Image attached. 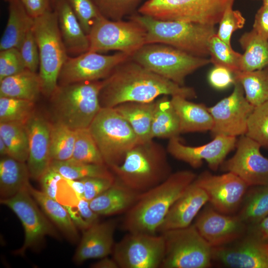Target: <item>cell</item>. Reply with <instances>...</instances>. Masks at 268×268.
<instances>
[{"instance_id": "cell-24", "label": "cell", "mask_w": 268, "mask_h": 268, "mask_svg": "<svg viewBox=\"0 0 268 268\" xmlns=\"http://www.w3.org/2000/svg\"><path fill=\"white\" fill-rule=\"evenodd\" d=\"M60 33L67 54L78 56L89 51V41L66 0H57L54 5Z\"/></svg>"}, {"instance_id": "cell-49", "label": "cell", "mask_w": 268, "mask_h": 268, "mask_svg": "<svg viewBox=\"0 0 268 268\" xmlns=\"http://www.w3.org/2000/svg\"><path fill=\"white\" fill-rule=\"evenodd\" d=\"M84 186L83 199L90 201L111 187L115 177H93L81 179Z\"/></svg>"}, {"instance_id": "cell-52", "label": "cell", "mask_w": 268, "mask_h": 268, "mask_svg": "<svg viewBox=\"0 0 268 268\" xmlns=\"http://www.w3.org/2000/svg\"><path fill=\"white\" fill-rule=\"evenodd\" d=\"M21 1L32 18L39 17L51 9L50 0H21Z\"/></svg>"}, {"instance_id": "cell-44", "label": "cell", "mask_w": 268, "mask_h": 268, "mask_svg": "<svg viewBox=\"0 0 268 268\" xmlns=\"http://www.w3.org/2000/svg\"><path fill=\"white\" fill-rule=\"evenodd\" d=\"M64 206L76 227L83 231L99 222V215L91 209L89 201L84 199H78L73 205Z\"/></svg>"}, {"instance_id": "cell-39", "label": "cell", "mask_w": 268, "mask_h": 268, "mask_svg": "<svg viewBox=\"0 0 268 268\" xmlns=\"http://www.w3.org/2000/svg\"><path fill=\"white\" fill-rule=\"evenodd\" d=\"M35 112L34 101L15 98L0 97V122L25 124Z\"/></svg>"}, {"instance_id": "cell-43", "label": "cell", "mask_w": 268, "mask_h": 268, "mask_svg": "<svg viewBox=\"0 0 268 268\" xmlns=\"http://www.w3.org/2000/svg\"><path fill=\"white\" fill-rule=\"evenodd\" d=\"M100 14L114 21L136 13L141 0H91Z\"/></svg>"}, {"instance_id": "cell-33", "label": "cell", "mask_w": 268, "mask_h": 268, "mask_svg": "<svg viewBox=\"0 0 268 268\" xmlns=\"http://www.w3.org/2000/svg\"><path fill=\"white\" fill-rule=\"evenodd\" d=\"M239 41L244 51L241 71H254L268 66V40L252 30L244 33Z\"/></svg>"}, {"instance_id": "cell-14", "label": "cell", "mask_w": 268, "mask_h": 268, "mask_svg": "<svg viewBox=\"0 0 268 268\" xmlns=\"http://www.w3.org/2000/svg\"><path fill=\"white\" fill-rule=\"evenodd\" d=\"M131 57L121 52L105 55L90 51L74 57H68L60 72L58 85L103 80Z\"/></svg>"}, {"instance_id": "cell-3", "label": "cell", "mask_w": 268, "mask_h": 268, "mask_svg": "<svg viewBox=\"0 0 268 268\" xmlns=\"http://www.w3.org/2000/svg\"><path fill=\"white\" fill-rule=\"evenodd\" d=\"M166 150L152 140L137 143L123 161L110 169L115 178L131 189L143 193L159 185L171 174Z\"/></svg>"}, {"instance_id": "cell-26", "label": "cell", "mask_w": 268, "mask_h": 268, "mask_svg": "<svg viewBox=\"0 0 268 268\" xmlns=\"http://www.w3.org/2000/svg\"><path fill=\"white\" fill-rule=\"evenodd\" d=\"M170 99L179 118L181 134L210 132L213 121L204 104L179 95L172 96Z\"/></svg>"}, {"instance_id": "cell-41", "label": "cell", "mask_w": 268, "mask_h": 268, "mask_svg": "<svg viewBox=\"0 0 268 268\" xmlns=\"http://www.w3.org/2000/svg\"><path fill=\"white\" fill-rule=\"evenodd\" d=\"M71 158L84 163L105 164L88 128L75 130V142Z\"/></svg>"}, {"instance_id": "cell-10", "label": "cell", "mask_w": 268, "mask_h": 268, "mask_svg": "<svg viewBox=\"0 0 268 268\" xmlns=\"http://www.w3.org/2000/svg\"><path fill=\"white\" fill-rule=\"evenodd\" d=\"M165 254L161 268H207L212 265V247L194 225L162 232Z\"/></svg>"}, {"instance_id": "cell-5", "label": "cell", "mask_w": 268, "mask_h": 268, "mask_svg": "<svg viewBox=\"0 0 268 268\" xmlns=\"http://www.w3.org/2000/svg\"><path fill=\"white\" fill-rule=\"evenodd\" d=\"M130 18L140 23L146 31V44L162 43L191 55H209L208 42L217 32L215 26L179 21L160 20L137 13Z\"/></svg>"}, {"instance_id": "cell-48", "label": "cell", "mask_w": 268, "mask_h": 268, "mask_svg": "<svg viewBox=\"0 0 268 268\" xmlns=\"http://www.w3.org/2000/svg\"><path fill=\"white\" fill-rule=\"evenodd\" d=\"M18 50L26 68L36 72L37 68L39 67V53L32 28L27 33Z\"/></svg>"}, {"instance_id": "cell-38", "label": "cell", "mask_w": 268, "mask_h": 268, "mask_svg": "<svg viewBox=\"0 0 268 268\" xmlns=\"http://www.w3.org/2000/svg\"><path fill=\"white\" fill-rule=\"evenodd\" d=\"M75 130L56 121L51 123L50 156L52 160L64 161L72 157Z\"/></svg>"}, {"instance_id": "cell-60", "label": "cell", "mask_w": 268, "mask_h": 268, "mask_svg": "<svg viewBox=\"0 0 268 268\" xmlns=\"http://www.w3.org/2000/svg\"></svg>"}, {"instance_id": "cell-40", "label": "cell", "mask_w": 268, "mask_h": 268, "mask_svg": "<svg viewBox=\"0 0 268 268\" xmlns=\"http://www.w3.org/2000/svg\"><path fill=\"white\" fill-rule=\"evenodd\" d=\"M208 48L210 63L214 66L225 67L234 73L241 71L242 54L233 50L231 46L221 40L216 33L210 38Z\"/></svg>"}, {"instance_id": "cell-20", "label": "cell", "mask_w": 268, "mask_h": 268, "mask_svg": "<svg viewBox=\"0 0 268 268\" xmlns=\"http://www.w3.org/2000/svg\"><path fill=\"white\" fill-rule=\"evenodd\" d=\"M194 225L212 248L236 240L246 234L248 228L237 215L221 213L211 205L201 211Z\"/></svg>"}, {"instance_id": "cell-47", "label": "cell", "mask_w": 268, "mask_h": 268, "mask_svg": "<svg viewBox=\"0 0 268 268\" xmlns=\"http://www.w3.org/2000/svg\"><path fill=\"white\" fill-rule=\"evenodd\" d=\"M27 69L19 50L15 48L0 51V81Z\"/></svg>"}, {"instance_id": "cell-18", "label": "cell", "mask_w": 268, "mask_h": 268, "mask_svg": "<svg viewBox=\"0 0 268 268\" xmlns=\"http://www.w3.org/2000/svg\"><path fill=\"white\" fill-rule=\"evenodd\" d=\"M261 146L246 135L237 139L233 156L220 166L234 173L249 186L268 185V159L260 151Z\"/></svg>"}, {"instance_id": "cell-59", "label": "cell", "mask_w": 268, "mask_h": 268, "mask_svg": "<svg viewBox=\"0 0 268 268\" xmlns=\"http://www.w3.org/2000/svg\"><path fill=\"white\" fill-rule=\"evenodd\" d=\"M57 0H50L51 4L54 6Z\"/></svg>"}, {"instance_id": "cell-1", "label": "cell", "mask_w": 268, "mask_h": 268, "mask_svg": "<svg viewBox=\"0 0 268 268\" xmlns=\"http://www.w3.org/2000/svg\"><path fill=\"white\" fill-rule=\"evenodd\" d=\"M163 95H179L188 99L197 97L193 88L160 76L131 57L103 79L99 101L101 108H114L128 102H152Z\"/></svg>"}, {"instance_id": "cell-4", "label": "cell", "mask_w": 268, "mask_h": 268, "mask_svg": "<svg viewBox=\"0 0 268 268\" xmlns=\"http://www.w3.org/2000/svg\"><path fill=\"white\" fill-rule=\"evenodd\" d=\"M103 85V80L58 85L50 97L54 121L73 130L88 128L102 108Z\"/></svg>"}, {"instance_id": "cell-56", "label": "cell", "mask_w": 268, "mask_h": 268, "mask_svg": "<svg viewBox=\"0 0 268 268\" xmlns=\"http://www.w3.org/2000/svg\"><path fill=\"white\" fill-rule=\"evenodd\" d=\"M92 268H119L117 262L113 259H110L108 257L101 258L99 261L90 265Z\"/></svg>"}, {"instance_id": "cell-17", "label": "cell", "mask_w": 268, "mask_h": 268, "mask_svg": "<svg viewBox=\"0 0 268 268\" xmlns=\"http://www.w3.org/2000/svg\"><path fill=\"white\" fill-rule=\"evenodd\" d=\"M232 268H268V244L248 230L243 236L212 248V263Z\"/></svg>"}, {"instance_id": "cell-16", "label": "cell", "mask_w": 268, "mask_h": 268, "mask_svg": "<svg viewBox=\"0 0 268 268\" xmlns=\"http://www.w3.org/2000/svg\"><path fill=\"white\" fill-rule=\"evenodd\" d=\"M193 183L205 192L208 202L214 209L226 214L239 209L250 187L231 172L216 175L205 171L197 176Z\"/></svg>"}, {"instance_id": "cell-53", "label": "cell", "mask_w": 268, "mask_h": 268, "mask_svg": "<svg viewBox=\"0 0 268 268\" xmlns=\"http://www.w3.org/2000/svg\"><path fill=\"white\" fill-rule=\"evenodd\" d=\"M253 27L258 35L268 40V7L263 5L258 10Z\"/></svg>"}, {"instance_id": "cell-37", "label": "cell", "mask_w": 268, "mask_h": 268, "mask_svg": "<svg viewBox=\"0 0 268 268\" xmlns=\"http://www.w3.org/2000/svg\"><path fill=\"white\" fill-rule=\"evenodd\" d=\"M0 137L8 148L9 156L21 162H27L28 136L25 124L0 122Z\"/></svg>"}, {"instance_id": "cell-22", "label": "cell", "mask_w": 268, "mask_h": 268, "mask_svg": "<svg viewBox=\"0 0 268 268\" xmlns=\"http://www.w3.org/2000/svg\"><path fill=\"white\" fill-rule=\"evenodd\" d=\"M116 222L110 220L97 222L83 230L80 242L73 256L79 264L92 259H101L112 253Z\"/></svg>"}, {"instance_id": "cell-7", "label": "cell", "mask_w": 268, "mask_h": 268, "mask_svg": "<svg viewBox=\"0 0 268 268\" xmlns=\"http://www.w3.org/2000/svg\"><path fill=\"white\" fill-rule=\"evenodd\" d=\"M88 129L110 169L120 164L139 143L130 124L114 108H102Z\"/></svg>"}, {"instance_id": "cell-58", "label": "cell", "mask_w": 268, "mask_h": 268, "mask_svg": "<svg viewBox=\"0 0 268 268\" xmlns=\"http://www.w3.org/2000/svg\"><path fill=\"white\" fill-rule=\"evenodd\" d=\"M263 5L268 7V0H262Z\"/></svg>"}, {"instance_id": "cell-12", "label": "cell", "mask_w": 268, "mask_h": 268, "mask_svg": "<svg viewBox=\"0 0 268 268\" xmlns=\"http://www.w3.org/2000/svg\"><path fill=\"white\" fill-rule=\"evenodd\" d=\"M0 202L16 214L24 230L23 244L13 252L14 254L22 256L28 249H38L44 243L46 236L60 238L56 229L38 207L28 187L11 198L0 199Z\"/></svg>"}, {"instance_id": "cell-54", "label": "cell", "mask_w": 268, "mask_h": 268, "mask_svg": "<svg viewBox=\"0 0 268 268\" xmlns=\"http://www.w3.org/2000/svg\"><path fill=\"white\" fill-rule=\"evenodd\" d=\"M248 230L268 244V215L258 224L248 227Z\"/></svg>"}, {"instance_id": "cell-29", "label": "cell", "mask_w": 268, "mask_h": 268, "mask_svg": "<svg viewBox=\"0 0 268 268\" xmlns=\"http://www.w3.org/2000/svg\"><path fill=\"white\" fill-rule=\"evenodd\" d=\"M27 163L9 156L0 160V199L11 198L30 185Z\"/></svg>"}, {"instance_id": "cell-55", "label": "cell", "mask_w": 268, "mask_h": 268, "mask_svg": "<svg viewBox=\"0 0 268 268\" xmlns=\"http://www.w3.org/2000/svg\"><path fill=\"white\" fill-rule=\"evenodd\" d=\"M65 179L76 197L79 199H83L84 186L81 180H69L65 178Z\"/></svg>"}, {"instance_id": "cell-36", "label": "cell", "mask_w": 268, "mask_h": 268, "mask_svg": "<svg viewBox=\"0 0 268 268\" xmlns=\"http://www.w3.org/2000/svg\"><path fill=\"white\" fill-rule=\"evenodd\" d=\"M50 166L69 180L93 177H115L106 164L84 163L71 158L64 161L52 160Z\"/></svg>"}, {"instance_id": "cell-35", "label": "cell", "mask_w": 268, "mask_h": 268, "mask_svg": "<svg viewBox=\"0 0 268 268\" xmlns=\"http://www.w3.org/2000/svg\"><path fill=\"white\" fill-rule=\"evenodd\" d=\"M234 74L246 99L254 107L268 101V66L254 71H239Z\"/></svg>"}, {"instance_id": "cell-31", "label": "cell", "mask_w": 268, "mask_h": 268, "mask_svg": "<svg viewBox=\"0 0 268 268\" xmlns=\"http://www.w3.org/2000/svg\"><path fill=\"white\" fill-rule=\"evenodd\" d=\"M181 134L180 120L168 95H163L155 100L151 122L150 136L170 139Z\"/></svg>"}, {"instance_id": "cell-27", "label": "cell", "mask_w": 268, "mask_h": 268, "mask_svg": "<svg viewBox=\"0 0 268 268\" xmlns=\"http://www.w3.org/2000/svg\"><path fill=\"white\" fill-rule=\"evenodd\" d=\"M8 17L0 41V51L19 49L27 33L33 26V18L19 0H8Z\"/></svg>"}, {"instance_id": "cell-25", "label": "cell", "mask_w": 268, "mask_h": 268, "mask_svg": "<svg viewBox=\"0 0 268 268\" xmlns=\"http://www.w3.org/2000/svg\"><path fill=\"white\" fill-rule=\"evenodd\" d=\"M115 178L113 185L89 201L91 209L99 215H112L127 212L140 194Z\"/></svg>"}, {"instance_id": "cell-42", "label": "cell", "mask_w": 268, "mask_h": 268, "mask_svg": "<svg viewBox=\"0 0 268 268\" xmlns=\"http://www.w3.org/2000/svg\"><path fill=\"white\" fill-rule=\"evenodd\" d=\"M246 135L268 148V101L255 107L250 115Z\"/></svg>"}, {"instance_id": "cell-57", "label": "cell", "mask_w": 268, "mask_h": 268, "mask_svg": "<svg viewBox=\"0 0 268 268\" xmlns=\"http://www.w3.org/2000/svg\"><path fill=\"white\" fill-rule=\"evenodd\" d=\"M0 154L1 156H9L8 149L3 140L0 137Z\"/></svg>"}, {"instance_id": "cell-34", "label": "cell", "mask_w": 268, "mask_h": 268, "mask_svg": "<svg viewBox=\"0 0 268 268\" xmlns=\"http://www.w3.org/2000/svg\"><path fill=\"white\" fill-rule=\"evenodd\" d=\"M237 216L248 227L259 223L268 215V185L250 187Z\"/></svg>"}, {"instance_id": "cell-51", "label": "cell", "mask_w": 268, "mask_h": 268, "mask_svg": "<svg viewBox=\"0 0 268 268\" xmlns=\"http://www.w3.org/2000/svg\"><path fill=\"white\" fill-rule=\"evenodd\" d=\"M63 178L59 173L50 166L39 180L41 191L48 197L57 200L58 183Z\"/></svg>"}, {"instance_id": "cell-30", "label": "cell", "mask_w": 268, "mask_h": 268, "mask_svg": "<svg viewBox=\"0 0 268 268\" xmlns=\"http://www.w3.org/2000/svg\"><path fill=\"white\" fill-rule=\"evenodd\" d=\"M155 101L150 102H128L114 108L128 122L139 143L151 140L150 131Z\"/></svg>"}, {"instance_id": "cell-46", "label": "cell", "mask_w": 268, "mask_h": 268, "mask_svg": "<svg viewBox=\"0 0 268 268\" xmlns=\"http://www.w3.org/2000/svg\"><path fill=\"white\" fill-rule=\"evenodd\" d=\"M245 21V18L240 11L233 10L232 7H230L226 10L219 23V26L216 34L226 44L231 46L233 33L242 28Z\"/></svg>"}, {"instance_id": "cell-21", "label": "cell", "mask_w": 268, "mask_h": 268, "mask_svg": "<svg viewBox=\"0 0 268 268\" xmlns=\"http://www.w3.org/2000/svg\"><path fill=\"white\" fill-rule=\"evenodd\" d=\"M28 136L27 161L30 177L39 180L50 167L51 123L42 114L35 112L25 124Z\"/></svg>"}, {"instance_id": "cell-23", "label": "cell", "mask_w": 268, "mask_h": 268, "mask_svg": "<svg viewBox=\"0 0 268 268\" xmlns=\"http://www.w3.org/2000/svg\"><path fill=\"white\" fill-rule=\"evenodd\" d=\"M207 202L205 192L193 182L171 206L158 232L190 226Z\"/></svg>"}, {"instance_id": "cell-11", "label": "cell", "mask_w": 268, "mask_h": 268, "mask_svg": "<svg viewBox=\"0 0 268 268\" xmlns=\"http://www.w3.org/2000/svg\"><path fill=\"white\" fill-rule=\"evenodd\" d=\"M87 36L90 51L114 50L131 56L146 44V31L140 23L132 19L114 21L100 15L95 20Z\"/></svg>"}, {"instance_id": "cell-45", "label": "cell", "mask_w": 268, "mask_h": 268, "mask_svg": "<svg viewBox=\"0 0 268 268\" xmlns=\"http://www.w3.org/2000/svg\"><path fill=\"white\" fill-rule=\"evenodd\" d=\"M88 35L95 20L101 15L91 0H66Z\"/></svg>"}, {"instance_id": "cell-6", "label": "cell", "mask_w": 268, "mask_h": 268, "mask_svg": "<svg viewBox=\"0 0 268 268\" xmlns=\"http://www.w3.org/2000/svg\"><path fill=\"white\" fill-rule=\"evenodd\" d=\"M32 30L39 53L42 93L50 97L58 86L62 66L68 58L59 30L56 12L52 9L33 18Z\"/></svg>"}, {"instance_id": "cell-50", "label": "cell", "mask_w": 268, "mask_h": 268, "mask_svg": "<svg viewBox=\"0 0 268 268\" xmlns=\"http://www.w3.org/2000/svg\"><path fill=\"white\" fill-rule=\"evenodd\" d=\"M208 81L216 89H224L236 82L234 73L229 69L219 66H214L210 71Z\"/></svg>"}, {"instance_id": "cell-8", "label": "cell", "mask_w": 268, "mask_h": 268, "mask_svg": "<svg viewBox=\"0 0 268 268\" xmlns=\"http://www.w3.org/2000/svg\"><path fill=\"white\" fill-rule=\"evenodd\" d=\"M235 0H147L137 12L160 20L214 26Z\"/></svg>"}, {"instance_id": "cell-28", "label": "cell", "mask_w": 268, "mask_h": 268, "mask_svg": "<svg viewBox=\"0 0 268 268\" xmlns=\"http://www.w3.org/2000/svg\"><path fill=\"white\" fill-rule=\"evenodd\" d=\"M28 191L46 216L70 242L76 243L78 239L77 227L64 206L30 184Z\"/></svg>"}, {"instance_id": "cell-9", "label": "cell", "mask_w": 268, "mask_h": 268, "mask_svg": "<svg viewBox=\"0 0 268 268\" xmlns=\"http://www.w3.org/2000/svg\"><path fill=\"white\" fill-rule=\"evenodd\" d=\"M131 59L147 69L184 86L186 77L210 63L209 59L196 56L162 43L146 44Z\"/></svg>"}, {"instance_id": "cell-2", "label": "cell", "mask_w": 268, "mask_h": 268, "mask_svg": "<svg viewBox=\"0 0 268 268\" xmlns=\"http://www.w3.org/2000/svg\"><path fill=\"white\" fill-rule=\"evenodd\" d=\"M196 177L189 170L177 171L156 186L141 193L126 212L124 228L128 232L155 234L171 206Z\"/></svg>"}, {"instance_id": "cell-13", "label": "cell", "mask_w": 268, "mask_h": 268, "mask_svg": "<svg viewBox=\"0 0 268 268\" xmlns=\"http://www.w3.org/2000/svg\"><path fill=\"white\" fill-rule=\"evenodd\" d=\"M163 235L128 232L115 244L113 258L121 268H160L165 254Z\"/></svg>"}, {"instance_id": "cell-15", "label": "cell", "mask_w": 268, "mask_h": 268, "mask_svg": "<svg viewBox=\"0 0 268 268\" xmlns=\"http://www.w3.org/2000/svg\"><path fill=\"white\" fill-rule=\"evenodd\" d=\"M255 107L246 99L240 83L236 81L232 92L213 106L208 107L213 126V136L225 135L237 137L245 135L249 118Z\"/></svg>"}, {"instance_id": "cell-19", "label": "cell", "mask_w": 268, "mask_h": 268, "mask_svg": "<svg viewBox=\"0 0 268 268\" xmlns=\"http://www.w3.org/2000/svg\"><path fill=\"white\" fill-rule=\"evenodd\" d=\"M237 137L217 135L209 142L198 146L184 144L179 136L169 139L167 151L175 158L187 163L192 167H200L205 161L210 169L216 171L227 155L235 147Z\"/></svg>"}, {"instance_id": "cell-32", "label": "cell", "mask_w": 268, "mask_h": 268, "mask_svg": "<svg viewBox=\"0 0 268 268\" xmlns=\"http://www.w3.org/2000/svg\"><path fill=\"white\" fill-rule=\"evenodd\" d=\"M42 93L38 73L25 69L0 81V97H10L35 102Z\"/></svg>"}]
</instances>
